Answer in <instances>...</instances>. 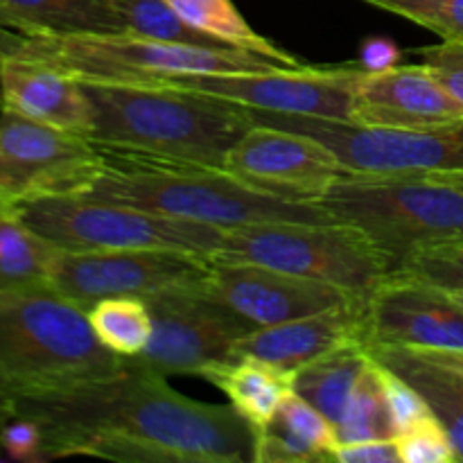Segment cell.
Wrapping results in <instances>:
<instances>
[{
  "label": "cell",
  "mask_w": 463,
  "mask_h": 463,
  "mask_svg": "<svg viewBox=\"0 0 463 463\" xmlns=\"http://www.w3.org/2000/svg\"><path fill=\"white\" fill-rule=\"evenodd\" d=\"M184 21L194 25L197 30L206 32V34L217 36V39L226 41V43L235 45V48L251 50V52L265 54V57L274 59L276 63L285 68H301L306 63L298 61L294 54L288 50L279 48L274 41L267 36L258 34L242 14L238 12L231 0H165Z\"/></svg>",
  "instance_id": "26"
},
{
  "label": "cell",
  "mask_w": 463,
  "mask_h": 463,
  "mask_svg": "<svg viewBox=\"0 0 463 463\" xmlns=\"http://www.w3.org/2000/svg\"><path fill=\"white\" fill-rule=\"evenodd\" d=\"M364 346L463 351V306L446 289L392 271L362 303Z\"/></svg>",
  "instance_id": "15"
},
{
  "label": "cell",
  "mask_w": 463,
  "mask_h": 463,
  "mask_svg": "<svg viewBox=\"0 0 463 463\" xmlns=\"http://www.w3.org/2000/svg\"><path fill=\"white\" fill-rule=\"evenodd\" d=\"M420 63L434 72L443 89L463 107V43L441 41L439 45H428L419 50Z\"/></svg>",
  "instance_id": "34"
},
{
  "label": "cell",
  "mask_w": 463,
  "mask_h": 463,
  "mask_svg": "<svg viewBox=\"0 0 463 463\" xmlns=\"http://www.w3.org/2000/svg\"><path fill=\"white\" fill-rule=\"evenodd\" d=\"M211 260L213 271L206 280L211 292L256 328L317 315L357 297L335 285L253 262Z\"/></svg>",
  "instance_id": "16"
},
{
  "label": "cell",
  "mask_w": 463,
  "mask_h": 463,
  "mask_svg": "<svg viewBox=\"0 0 463 463\" xmlns=\"http://www.w3.org/2000/svg\"><path fill=\"white\" fill-rule=\"evenodd\" d=\"M12 414L39 425L45 461H253V430L233 407L193 401L129 360L109 378L12 402Z\"/></svg>",
  "instance_id": "1"
},
{
  "label": "cell",
  "mask_w": 463,
  "mask_h": 463,
  "mask_svg": "<svg viewBox=\"0 0 463 463\" xmlns=\"http://www.w3.org/2000/svg\"><path fill=\"white\" fill-rule=\"evenodd\" d=\"M428 176H434V179L439 181H446V184L455 185V188H459L463 193V172H448V175H428Z\"/></svg>",
  "instance_id": "40"
},
{
  "label": "cell",
  "mask_w": 463,
  "mask_h": 463,
  "mask_svg": "<svg viewBox=\"0 0 463 463\" xmlns=\"http://www.w3.org/2000/svg\"><path fill=\"white\" fill-rule=\"evenodd\" d=\"M402 50L389 36H366L360 43V52H357V66L364 72H383L389 68L401 66Z\"/></svg>",
  "instance_id": "36"
},
{
  "label": "cell",
  "mask_w": 463,
  "mask_h": 463,
  "mask_svg": "<svg viewBox=\"0 0 463 463\" xmlns=\"http://www.w3.org/2000/svg\"><path fill=\"white\" fill-rule=\"evenodd\" d=\"M452 297H455V298H457V301H459V303H461V306H463V297H459V294H452Z\"/></svg>",
  "instance_id": "42"
},
{
  "label": "cell",
  "mask_w": 463,
  "mask_h": 463,
  "mask_svg": "<svg viewBox=\"0 0 463 463\" xmlns=\"http://www.w3.org/2000/svg\"><path fill=\"white\" fill-rule=\"evenodd\" d=\"M27 36L118 34L125 21L113 0H3Z\"/></svg>",
  "instance_id": "24"
},
{
  "label": "cell",
  "mask_w": 463,
  "mask_h": 463,
  "mask_svg": "<svg viewBox=\"0 0 463 463\" xmlns=\"http://www.w3.org/2000/svg\"><path fill=\"white\" fill-rule=\"evenodd\" d=\"M86 315L99 342L120 357H138L152 339V315L138 297L104 298Z\"/></svg>",
  "instance_id": "27"
},
{
  "label": "cell",
  "mask_w": 463,
  "mask_h": 463,
  "mask_svg": "<svg viewBox=\"0 0 463 463\" xmlns=\"http://www.w3.org/2000/svg\"><path fill=\"white\" fill-rule=\"evenodd\" d=\"M262 125L307 134L328 145L346 172L360 175H448L463 172V120L423 129L364 127L312 116L258 111Z\"/></svg>",
  "instance_id": "9"
},
{
  "label": "cell",
  "mask_w": 463,
  "mask_h": 463,
  "mask_svg": "<svg viewBox=\"0 0 463 463\" xmlns=\"http://www.w3.org/2000/svg\"><path fill=\"white\" fill-rule=\"evenodd\" d=\"M0 99L7 111L90 138L93 104L84 84L71 72L27 54H9L0 63Z\"/></svg>",
  "instance_id": "18"
},
{
  "label": "cell",
  "mask_w": 463,
  "mask_h": 463,
  "mask_svg": "<svg viewBox=\"0 0 463 463\" xmlns=\"http://www.w3.org/2000/svg\"><path fill=\"white\" fill-rule=\"evenodd\" d=\"M393 271L416 276L450 294L463 297V242L439 244L414 253Z\"/></svg>",
  "instance_id": "32"
},
{
  "label": "cell",
  "mask_w": 463,
  "mask_h": 463,
  "mask_svg": "<svg viewBox=\"0 0 463 463\" xmlns=\"http://www.w3.org/2000/svg\"><path fill=\"white\" fill-rule=\"evenodd\" d=\"M337 425L312 402L289 393L274 419L253 432L256 463H315L330 461L337 448Z\"/></svg>",
  "instance_id": "20"
},
{
  "label": "cell",
  "mask_w": 463,
  "mask_h": 463,
  "mask_svg": "<svg viewBox=\"0 0 463 463\" xmlns=\"http://www.w3.org/2000/svg\"><path fill=\"white\" fill-rule=\"evenodd\" d=\"M0 107H3V99H0Z\"/></svg>",
  "instance_id": "43"
},
{
  "label": "cell",
  "mask_w": 463,
  "mask_h": 463,
  "mask_svg": "<svg viewBox=\"0 0 463 463\" xmlns=\"http://www.w3.org/2000/svg\"><path fill=\"white\" fill-rule=\"evenodd\" d=\"M371 355L407 380L450 434L463 461V373L428 360L414 348L371 346Z\"/></svg>",
  "instance_id": "22"
},
{
  "label": "cell",
  "mask_w": 463,
  "mask_h": 463,
  "mask_svg": "<svg viewBox=\"0 0 463 463\" xmlns=\"http://www.w3.org/2000/svg\"><path fill=\"white\" fill-rule=\"evenodd\" d=\"M224 170L258 193L301 203L319 202L346 172L321 140L262 122L229 149Z\"/></svg>",
  "instance_id": "14"
},
{
  "label": "cell",
  "mask_w": 463,
  "mask_h": 463,
  "mask_svg": "<svg viewBox=\"0 0 463 463\" xmlns=\"http://www.w3.org/2000/svg\"><path fill=\"white\" fill-rule=\"evenodd\" d=\"M362 68H274L249 72H188L172 75L158 86L217 95L258 111L312 116L351 122L353 90Z\"/></svg>",
  "instance_id": "13"
},
{
  "label": "cell",
  "mask_w": 463,
  "mask_h": 463,
  "mask_svg": "<svg viewBox=\"0 0 463 463\" xmlns=\"http://www.w3.org/2000/svg\"><path fill=\"white\" fill-rule=\"evenodd\" d=\"M25 39L27 36L21 34V32L0 25V63H3L5 57H9V54H16L18 50L23 48V43H25Z\"/></svg>",
  "instance_id": "38"
},
{
  "label": "cell",
  "mask_w": 463,
  "mask_h": 463,
  "mask_svg": "<svg viewBox=\"0 0 463 463\" xmlns=\"http://www.w3.org/2000/svg\"><path fill=\"white\" fill-rule=\"evenodd\" d=\"M401 463H457L459 455L455 450L450 434L434 414L423 416L411 428L393 437Z\"/></svg>",
  "instance_id": "31"
},
{
  "label": "cell",
  "mask_w": 463,
  "mask_h": 463,
  "mask_svg": "<svg viewBox=\"0 0 463 463\" xmlns=\"http://www.w3.org/2000/svg\"><path fill=\"white\" fill-rule=\"evenodd\" d=\"M93 143L102 158V172L80 197L129 203L224 231L279 222H337L317 203L288 202L258 193L222 167L149 156L98 140Z\"/></svg>",
  "instance_id": "2"
},
{
  "label": "cell",
  "mask_w": 463,
  "mask_h": 463,
  "mask_svg": "<svg viewBox=\"0 0 463 463\" xmlns=\"http://www.w3.org/2000/svg\"><path fill=\"white\" fill-rule=\"evenodd\" d=\"M0 25L9 27V30H16V32H21V34H25V27H23L21 18H18L16 14H14L12 9H9L7 5L3 3V0H0ZM25 36H27V34H25Z\"/></svg>",
  "instance_id": "39"
},
{
  "label": "cell",
  "mask_w": 463,
  "mask_h": 463,
  "mask_svg": "<svg viewBox=\"0 0 463 463\" xmlns=\"http://www.w3.org/2000/svg\"><path fill=\"white\" fill-rule=\"evenodd\" d=\"M414 351H419L420 355H425L428 360L437 362V364H443V366H448V369L463 373V351H425V348H414Z\"/></svg>",
  "instance_id": "37"
},
{
  "label": "cell",
  "mask_w": 463,
  "mask_h": 463,
  "mask_svg": "<svg viewBox=\"0 0 463 463\" xmlns=\"http://www.w3.org/2000/svg\"><path fill=\"white\" fill-rule=\"evenodd\" d=\"M59 247L36 233L18 213H0V292L50 288Z\"/></svg>",
  "instance_id": "25"
},
{
  "label": "cell",
  "mask_w": 463,
  "mask_h": 463,
  "mask_svg": "<svg viewBox=\"0 0 463 463\" xmlns=\"http://www.w3.org/2000/svg\"><path fill=\"white\" fill-rule=\"evenodd\" d=\"M125 21V32L167 43L193 45V48L224 50L235 48L217 36L206 34L179 16L165 0H113Z\"/></svg>",
  "instance_id": "28"
},
{
  "label": "cell",
  "mask_w": 463,
  "mask_h": 463,
  "mask_svg": "<svg viewBox=\"0 0 463 463\" xmlns=\"http://www.w3.org/2000/svg\"><path fill=\"white\" fill-rule=\"evenodd\" d=\"M99 172L102 158L90 138L0 109V213L84 194Z\"/></svg>",
  "instance_id": "11"
},
{
  "label": "cell",
  "mask_w": 463,
  "mask_h": 463,
  "mask_svg": "<svg viewBox=\"0 0 463 463\" xmlns=\"http://www.w3.org/2000/svg\"><path fill=\"white\" fill-rule=\"evenodd\" d=\"M463 120V107L425 63L362 72L353 90L351 122L392 129H423Z\"/></svg>",
  "instance_id": "17"
},
{
  "label": "cell",
  "mask_w": 463,
  "mask_h": 463,
  "mask_svg": "<svg viewBox=\"0 0 463 463\" xmlns=\"http://www.w3.org/2000/svg\"><path fill=\"white\" fill-rule=\"evenodd\" d=\"M317 206L360 229L392 269L423 249L463 242V193L428 175L344 172Z\"/></svg>",
  "instance_id": "5"
},
{
  "label": "cell",
  "mask_w": 463,
  "mask_h": 463,
  "mask_svg": "<svg viewBox=\"0 0 463 463\" xmlns=\"http://www.w3.org/2000/svg\"><path fill=\"white\" fill-rule=\"evenodd\" d=\"M9 414H12V407H9L7 402H3V401H0V425H3L5 420L9 419Z\"/></svg>",
  "instance_id": "41"
},
{
  "label": "cell",
  "mask_w": 463,
  "mask_h": 463,
  "mask_svg": "<svg viewBox=\"0 0 463 463\" xmlns=\"http://www.w3.org/2000/svg\"><path fill=\"white\" fill-rule=\"evenodd\" d=\"M369 362L371 353L364 344L357 339L344 342L301 366L294 375V392L339 425Z\"/></svg>",
  "instance_id": "23"
},
{
  "label": "cell",
  "mask_w": 463,
  "mask_h": 463,
  "mask_svg": "<svg viewBox=\"0 0 463 463\" xmlns=\"http://www.w3.org/2000/svg\"><path fill=\"white\" fill-rule=\"evenodd\" d=\"M425 27L441 41L463 43V0H362Z\"/></svg>",
  "instance_id": "30"
},
{
  "label": "cell",
  "mask_w": 463,
  "mask_h": 463,
  "mask_svg": "<svg viewBox=\"0 0 463 463\" xmlns=\"http://www.w3.org/2000/svg\"><path fill=\"white\" fill-rule=\"evenodd\" d=\"M93 104L90 140L170 161L222 167L256 125L253 109L217 95L158 84L81 81Z\"/></svg>",
  "instance_id": "3"
},
{
  "label": "cell",
  "mask_w": 463,
  "mask_h": 463,
  "mask_svg": "<svg viewBox=\"0 0 463 463\" xmlns=\"http://www.w3.org/2000/svg\"><path fill=\"white\" fill-rule=\"evenodd\" d=\"M375 373H378L384 398H387L393 437L405 432L407 428H411V425H414L416 420L423 419V416L432 414V410L428 407L425 398L420 396V393L416 392V389L411 387L402 375H398L396 371H392L389 366H384L383 362L375 360Z\"/></svg>",
  "instance_id": "33"
},
{
  "label": "cell",
  "mask_w": 463,
  "mask_h": 463,
  "mask_svg": "<svg viewBox=\"0 0 463 463\" xmlns=\"http://www.w3.org/2000/svg\"><path fill=\"white\" fill-rule=\"evenodd\" d=\"M362 303L364 297L342 303L317 315L298 317L283 324L262 326L233 344L231 357H256L288 371H298L307 362L333 351L344 342L362 339Z\"/></svg>",
  "instance_id": "19"
},
{
  "label": "cell",
  "mask_w": 463,
  "mask_h": 463,
  "mask_svg": "<svg viewBox=\"0 0 463 463\" xmlns=\"http://www.w3.org/2000/svg\"><path fill=\"white\" fill-rule=\"evenodd\" d=\"M294 375L297 371L280 369L256 357H231L206 366L199 378L215 384L249 428L260 432L294 392Z\"/></svg>",
  "instance_id": "21"
},
{
  "label": "cell",
  "mask_w": 463,
  "mask_h": 463,
  "mask_svg": "<svg viewBox=\"0 0 463 463\" xmlns=\"http://www.w3.org/2000/svg\"><path fill=\"white\" fill-rule=\"evenodd\" d=\"M211 271V256L179 249H59L48 285L81 310H89L104 298H145L176 285L203 283Z\"/></svg>",
  "instance_id": "12"
},
{
  "label": "cell",
  "mask_w": 463,
  "mask_h": 463,
  "mask_svg": "<svg viewBox=\"0 0 463 463\" xmlns=\"http://www.w3.org/2000/svg\"><path fill=\"white\" fill-rule=\"evenodd\" d=\"M330 461L337 463H401L393 439L337 443Z\"/></svg>",
  "instance_id": "35"
},
{
  "label": "cell",
  "mask_w": 463,
  "mask_h": 463,
  "mask_svg": "<svg viewBox=\"0 0 463 463\" xmlns=\"http://www.w3.org/2000/svg\"><path fill=\"white\" fill-rule=\"evenodd\" d=\"M206 280L143 298L152 315V339L138 357H127L131 364L167 378L202 375L206 366L231 360L233 344L256 326L215 297Z\"/></svg>",
  "instance_id": "10"
},
{
  "label": "cell",
  "mask_w": 463,
  "mask_h": 463,
  "mask_svg": "<svg viewBox=\"0 0 463 463\" xmlns=\"http://www.w3.org/2000/svg\"><path fill=\"white\" fill-rule=\"evenodd\" d=\"M125 366L127 357L99 342L86 310L52 288L0 292V401L9 407Z\"/></svg>",
  "instance_id": "4"
},
{
  "label": "cell",
  "mask_w": 463,
  "mask_h": 463,
  "mask_svg": "<svg viewBox=\"0 0 463 463\" xmlns=\"http://www.w3.org/2000/svg\"><path fill=\"white\" fill-rule=\"evenodd\" d=\"M30 229L59 249H179L213 256L224 240V229L202 222L161 215L129 203L63 194L18 208Z\"/></svg>",
  "instance_id": "8"
},
{
  "label": "cell",
  "mask_w": 463,
  "mask_h": 463,
  "mask_svg": "<svg viewBox=\"0 0 463 463\" xmlns=\"http://www.w3.org/2000/svg\"><path fill=\"white\" fill-rule=\"evenodd\" d=\"M27 57L43 59L80 81H122L156 84L172 75L188 72H249L285 68L265 54L244 48L208 50L193 45L118 34L27 36L18 50Z\"/></svg>",
  "instance_id": "7"
},
{
  "label": "cell",
  "mask_w": 463,
  "mask_h": 463,
  "mask_svg": "<svg viewBox=\"0 0 463 463\" xmlns=\"http://www.w3.org/2000/svg\"><path fill=\"white\" fill-rule=\"evenodd\" d=\"M211 258L253 262L366 297L392 274V262L355 226L342 222L251 224L229 229Z\"/></svg>",
  "instance_id": "6"
},
{
  "label": "cell",
  "mask_w": 463,
  "mask_h": 463,
  "mask_svg": "<svg viewBox=\"0 0 463 463\" xmlns=\"http://www.w3.org/2000/svg\"><path fill=\"white\" fill-rule=\"evenodd\" d=\"M339 443L373 441V439H393L392 416H389L387 398L383 384L375 373V360L371 355L369 366L362 373L351 402L337 425Z\"/></svg>",
  "instance_id": "29"
}]
</instances>
